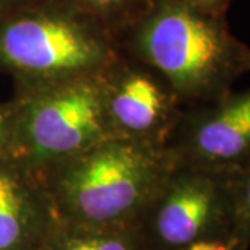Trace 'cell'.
<instances>
[{
  "mask_svg": "<svg viewBox=\"0 0 250 250\" xmlns=\"http://www.w3.org/2000/svg\"><path fill=\"white\" fill-rule=\"evenodd\" d=\"M120 42L170 83L185 108L221 99L250 72V47L231 32L225 16L182 0H152Z\"/></svg>",
  "mask_w": 250,
  "mask_h": 250,
  "instance_id": "6da1fadb",
  "label": "cell"
},
{
  "mask_svg": "<svg viewBox=\"0 0 250 250\" xmlns=\"http://www.w3.org/2000/svg\"><path fill=\"white\" fill-rule=\"evenodd\" d=\"M177 163L168 146L110 136L38 172L59 220L132 225Z\"/></svg>",
  "mask_w": 250,
  "mask_h": 250,
  "instance_id": "7a4b0ae2",
  "label": "cell"
},
{
  "mask_svg": "<svg viewBox=\"0 0 250 250\" xmlns=\"http://www.w3.org/2000/svg\"><path fill=\"white\" fill-rule=\"evenodd\" d=\"M121 53L114 32L54 0H36L0 14V74L14 86L96 74Z\"/></svg>",
  "mask_w": 250,
  "mask_h": 250,
  "instance_id": "3957f363",
  "label": "cell"
},
{
  "mask_svg": "<svg viewBox=\"0 0 250 250\" xmlns=\"http://www.w3.org/2000/svg\"><path fill=\"white\" fill-rule=\"evenodd\" d=\"M104 71L38 86H14V159L39 171L116 136L106 108Z\"/></svg>",
  "mask_w": 250,
  "mask_h": 250,
  "instance_id": "277c9868",
  "label": "cell"
},
{
  "mask_svg": "<svg viewBox=\"0 0 250 250\" xmlns=\"http://www.w3.org/2000/svg\"><path fill=\"white\" fill-rule=\"evenodd\" d=\"M135 225L146 246L164 250L236 235L231 172L178 161Z\"/></svg>",
  "mask_w": 250,
  "mask_h": 250,
  "instance_id": "5b68a950",
  "label": "cell"
},
{
  "mask_svg": "<svg viewBox=\"0 0 250 250\" xmlns=\"http://www.w3.org/2000/svg\"><path fill=\"white\" fill-rule=\"evenodd\" d=\"M104 86L116 136L167 146L185 107L159 72L123 50L106 68Z\"/></svg>",
  "mask_w": 250,
  "mask_h": 250,
  "instance_id": "8992f818",
  "label": "cell"
},
{
  "mask_svg": "<svg viewBox=\"0 0 250 250\" xmlns=\"http://www.w3.org/2000/svg\"><path fill=\"white\" fill-rule=\"evenodd\" d=\"M167 146L185 164L239 170L250 161V88L185 108Z\"/></svg>",
  "mask_w": 250,
  "mask_h": 250,
  "instance_id": "52a82bcc",
  "label": "cell"
},
{
  "mask_svg": "<svg viewBox=\"0 0 250 250\" xmlns=\"http://www.w3.org/2000/svg\"><path fill=\"white\" fill-rule=\"evenodd\" d=\"M57 221L41 174L0 159V250H38Z\"/></svg>",
  "mask_w": 250,
  "mask_h": 250,
  "instance_id": "ba28073f",
  "label": "cell"
},
{
  "mask_svg": "<svg viewBox=\"0 0 250 250\" xmlns=\"http://www.w3.org/2000/svg\"><path fill=\"white\" fill-rule=\"evenodd\" d=\"M138 227H93L57 218L38 250H146Z\"/></svg>",
  "mask_w": 250,
  "mask_h": 250,
  "instance_id": "9c48e42d",
  "label": "cell"
},
{
  "mask_svg": "<svg viewBox=\"0 0 250 250\" xmlns=\"http://www.w3.org/2000/svg\"><path fill=\"white\" fill-rule=\"evenodd\" d=\"M92 18L120 39L150 6L152 0H54Z\"/></svg>",
  "mask_w": 250,
  "mask_h": 250,
  "instance_id": "30bf717a",
  "label": "cell"
},
{
  "mask_svg": "<svg viewBox=\"0 0 250 250\" xmlns=\"http://www.w3.org/2000/svg\"><path fill=\"white\" fill-rule=\"evenodd\" d=\"M231 193L235 232L242 239H250V161L231 172Z\"/></svg>",
  "mask_w": 250,
  "mask_h": 250,
  "instance_id": "8fae6325",
  "label": "cell"
},
{
  "mask_svg": "<svg viewBox=\"0 0 250 250\" xmlns=\"http://www.w3.org/2000/svg\"><path fill=\"white\" fill-rule=\"evenodd\" d=\"M17 150V114L14 102H0V159H14Z\"/></svg>",
  "mask_w": 250,
  "mask_h": 250,
  "instance_id": "7c38bea8",
  "label": "cell"
},
{
  "mask_svg": "<svg viewBox=\"0 0 250 250\" xmlns=\"http://www.w3.org/2000/svg\"><path fill=\"white\" fill-rule=\"evenodd\" d=\"M245 239L238 235H231L227 238H217V239H207L192 243L187 248L179 250H242L245 245Z\"/></svg>",
  "mask_w": 250,
  "mask_h": 250,
  "instance_id": "4fadbf2b",
  "label": "cell"
},
{
  "mask_svg": "<svg viewBox=\"0 0 250 250\" xmlns=\"http://www.w3.org/2000/svg\"><path fill=\"white\" fill-rule=\"evenodd\" d=\"M182 1L195 9L211 14H220V16L227 14V10L231 3V0H182Z\"/></svg>",
  "mask_w": 250,
  "mask_h": 250,
  "instance_id": "5bb4252c",
  "label": "cell"
},
{
  "mask_svg": "<svg viewBox=\"0 0 250 250\" xmlns=\"http://www.w3.org/2000/svg\"><path fill=\"white\" fill-rule=\"evenodd\" d=\"M32 1H36V0H0V14L10 11V10L22 7Z\"/></svg>",
  "mask_w": 250,
  "mask_h": 250,
  "instance_id": "9a60e30c",
  "label": "cell"
}]
</instances>
